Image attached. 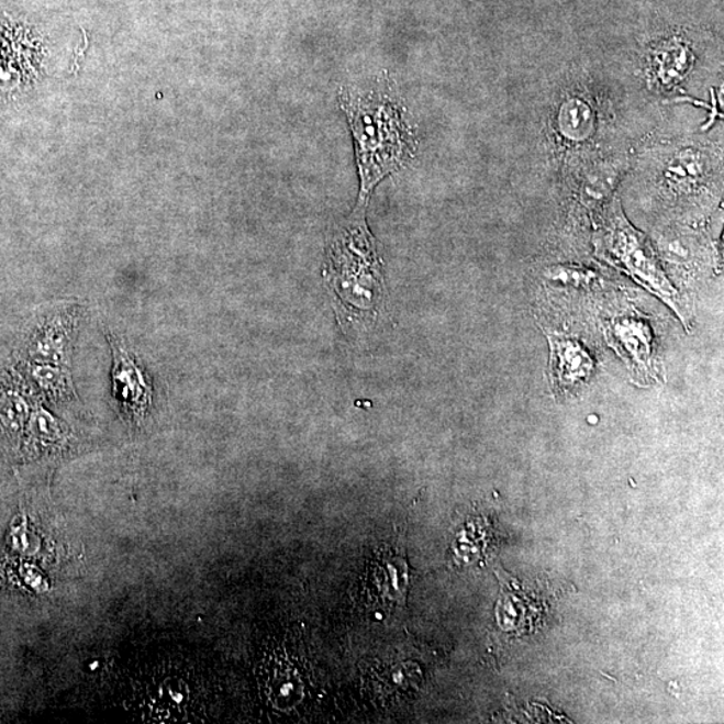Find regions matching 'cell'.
<instances>
[{
  "label": "cell",
  "mask_w": 724,
  "mask_h": 724,
  "mask_svg": "<svg viewBox=\"0 0 724 724\" xmlns=\"http://www.w3.org/2000/svg\"><path fill=\"white\" fill-rule=\"evenodd\" d=\"M558 357H559V369L566 376L582 377L589 372L592 368V361L589 360L587 355H583L581 349H578L577 346L568 345H558Z\"/></svg>",
  "instance_id": "cell-7"
},
{
  "label": "cell",
  "mask_w": 724,
  "mask_h": 724,
  "mask_svg": "<svg viewBox=\"0 0 724 724\" xmlns=\"http://www.w3.org/2000/svg\"><path fill=\"white\" fill-rule=\"evenodd\" d=\"M27 413V403L22 394L12 389H0V422L16 428Z\"/></svg>",
  "instance_id": "cell-6"
},
{
  "label": "cell",
  "mask_w": 724,
  "mask_h": 724,
  "mask_svg": "<svg viewBox=\"0 0 724 724\" xmlns=\"http://www.w3.org/2000/svg\"><path fill=\"white\" fill-rule=\"evenodd\" d=\"M76 322L70 310H58L36 326L27 344V355L33 363L63 367L70 358Z\"/></svg>",
  "instance_id": "cell-2"
},
{
  "label": "cell",
  "mask_w": 724,
  "mask_h": 724,
  "mask_svg": "<svg viewBox=\"0 0 724 724\" xmlns=\"http://www.w3.org/2000/svg\"><path fill=\"white\" fill-rule=\"evenodd\" d=\"M29 374L35 385L52 398L70 397L73 389L68 369L58 365L34 363Z\"/></svg>",
  "instance_id": "cell-5"
},
{
  "label": "cell",
  "mask_w": 724,
  "mask_h": 724,
  "mask_svg": "<svg viewBox=\"0 0 724 724\" xmlns=\"http://www.w3.org/2000/svg\"><path fill=\"white\" fill-rule=\"evenodd\" d=\"M113 392L121 406L143 416L152 403V388L138 365L127 355L123 344L113 343Z\"/></svg>",
  "instance_id": "cell-3"
},
{
  "label": "cell",
  "mask_w": 724,
  "mask_h": 724,
  "mask_svg": "<svg viewBox=\"0 0 724 724\" xmlns=\"http://www.w3.org/2000/svg\"><path fill=\"white\" fill-rule=\"evenodd\" d=\"M563 113V118L575 120V124L565 130L571 136H576V133H583L592 126V112H589V109L582 105L581 102L569 103L565 107Z\"/></svg>",
  "instance_id": "cell-8"
},
{
  "label": "cell",
  "mask_w": 724,
  "mask_h": 724,
  "mask_svg": "<svg viewBox=\"0 0 724 724\" xmlns=\"http://www.w3.org/2000/svg\"><path fill=\"white\" fill-rule=\"evenodd\" d=\"M406 563L392 549L381 550L372 566V587L382 604L404 602L408 588Z\"/></svg>",
  "instance_id": "cell-4"
},
{
  "label": "cell",
  "mask_w": 724,
  "mask_h": 724,
  "mask_svg": "<svg viewBox=\"0 0 724 724\" xmlns=\"http://www.w3.org/2000/svg\"><path fill=\"white\" fill-rule=\"evenodd\" d=\"M339 105L355 138L361 180L356 209L367 211L375 187L415 155V136L406 123L403 105L387 81L369 89L344 90Z\"/></svg>",
  "instance_id": "cell-1"
}]
</instances>
